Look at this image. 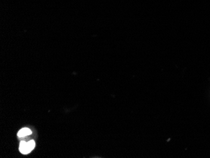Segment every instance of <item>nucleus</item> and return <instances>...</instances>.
<instances>
[{
  "mask_svg": "<svg viewBox=\"0 0 210 158\" xmlns=\"http://www.w3.org/2000/svg\"><path fill=\"white\" fill-rule=\"evenodd\" d=\"M19 150L21 152V153L23 154H27L30 153L32 150L30 148L28 142H25V141H22L20 144L19 147Z\"/></svg>",
  "mask_w": 210,
  "mask_h": 158,
  "instance_id": "obj_1",
  "label": "nucleus"
},
{
  "mask_svg": "<svg viewBox=\"0 0 210 158\" xmlns=\"http://www.w3.org/2000/svg\"><path fill=\"white\" fill-rule=\"evenodd\" d=\"M31 134H32V131L30 129L28 128H23L20 130H19V132H18V136L19 137H22L29 135Z\"/></svg>",
  "mask_w": 210,
  "mask_h": 158,
  "instance_id": "obj_2",
  "label": "nucleus"
}]
</instances>
